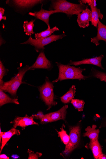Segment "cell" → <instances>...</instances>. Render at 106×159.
Listing matches in <instances>:
<instances>
[{"mask_svg":"<svg viewBox=\"0 0 106 159\" xmlns=\"http://www.w3.org/2000/svg\"><path fill=\"white\" fill-rule=\"evenodd\" d=\"M88 8L85 4H78L70 3L65 0H56L51 1L50 10H54L56 13H65L68 17L78 16L83 10Z\"/></svg>","mask_w":106,"mask_h":159,"instance_id":"cell-1","label":"cell"},{"mask_svg":"<svg viewBox=\"0 0 106 159\" xmlns=\"http://www.w3.org/2000/svg\"><path fill=\"white\" fill-rule=\"evenodd\" d=\"M56 64L59 69V75L58 78L53 81V83L67 80H85L88 78L82 74L85 69L76 68L58 62H56Z\"/></svg>","mask_w":106,"mask_h":159,"instance_id":"cell-2","label":"cell"},{"mask_svg":"<svg viewBox=\"0 0 106 159\" xmlns=\"http://www.w3.org/2000/svg\"><path fill=\"white\" fill-rule=\"evenodd\" d=\"M30 70V67L26 66L25 67L20 68L18 73L13 77L10 81L4 82L0 84V90L8 92L12 96H16L17 92L21 85L23 83L22 80L26 72Z\"/></svg>","mask_w":106,"mask_h":159,"instance_id":"cell-3","label":"cell"},{"mask_svg":"<svg viewBox=\"0 0 106 159\" xmlns=\"http://www.w3.org/2000/svg\"><path fill=\"white\" fill-rule=\"evenodd\" d=\"M47 79L44 83L39 87V89L40 97L48 106V109L47 110H49L52 107L56 105L57 103L54 100L53 84L49 81L48 78Z\"/></svg>","mask_w":106,"mask_h":159,"instance_id":"cell-4","label":"cell"},{"mask_svg":"<svg viewBox=\"0 0 106 159\" xmlns=\"http://www.w3.org/2000/svg\"><path fill=\"white\" fill-rule=\"evenodd\" d=\"M66 35L63 34L61 35H55L53 34L51 36L44 39H33L30 36L27 41L21 43V44H30L35 48L37 51L44 49V46L47 45L50 43L56 41L59 39H62Z\"/></svg>","mask_w":106,"mask_h":159,"instance_id":"cell-5","label":"cell"},{"mask_svg":"<svg viewBox=\"0 0 106 159\" xmlns=\"http://www.w3.org/2000/svg\"><path fill=\"white\" fill-rule=\"evenodd\" d=\"M70 132L69 141L64 152L66 155H68L77 147L80 140L81 128L79 126L71 127Z\"/></svg>","mask_w":106,"mask_h":159,"instance_id":"cell-6","label":"cell"},{"mask_svg":"<svg viewBox=\"0 0 106 159\" xmlns=\"http://www.w3.org/2000/svg\"><path fill=\"white\" fill-rule=\"evenodd\" d=\"M43 4H42L41 10L39 11L34 12H30L28 14L30 16L43 21L47 24L48 28L51 29L49 24L50 17L52 14L56 13V12L54 10L48 11L44 10L43 8Z\"/></svg>","mask_w":106,"mask_h":159,"instance_id":"cell-7","label":"cell"},{"mask_svg":"<svg viewBox=\"0 0 106 159\" xmlns=\"http://www.w3.org/2000/svg\"><path fill=\"white\" fill-rule=\"evenodd\" d=\"M52 67L51 62L45 56L44 52H41L38 56L34 64L30 67V70L35 69H50Z\"/></svg>","mask_w":106,"mask_h":159,"instance_id":"cell-8","label":"cell"},{"mask_svg":"<svg viewBox=\"0 0 106 159\" xmlns=\"http://www.w3.org/2000/svg\"><path fill=\"white\" fill-rule=\"evenodd\" d=\"M34 115L29 117L26 115L24 117H17L13 121L11 122V123L14 124L13 127L14 128H16L17 126H20L23 129L26 126L30 125H39L37 123L34 121Z\"/></svg>","mask_w":106,"mask_h":159,"instance_id":"cell-9","label":"cell"},{"mask_svg":"<svg viewBox=\"0 0 106 159\" xmlns=\"http://www.w3.org/2000/svg\"><path fill=\"white\" fill-rule=\"evenodd\" d=\"M92 11L88 8L83 10L78 16L77 22L81 28H85L88 27L89 22L91 21Z\"/></svg>","mask_w":106,"mask_h":159,"instance_id":"cell-10","label":"cell"},{"mask_svg":"<svg viewBox=\"0 0 106 159\" xmlns=\"http://www.w3.org/2000/svg\"><path fill=\"white\" fill-rule=\"evenodd\" d=\"M104 57V56L101 55L99 56L92 58L83 59L82 61H78L73 62L71 61L68 65L75 66L85 64L92 65L98 66L102 69L104 70V68L103 67L101 63Z\"/></svg>","mask_w":106,"mask_h":159,"instance_id":"cell-11","label":"cell"},{"mask_svg":"<svg viewBox=\"0 0 106 159\" xmlns=\"http://www.w3.org/2000/svg\"><path fill=\"white\" fill-rule=\"evenodd\" d=\"M20 134V131L19 130L16 129V128H12L9 131L6 132H2L1 127L0 128V142H1V143H2L1 139H2V141L0 153H1L6 144L12 136L15 135H19Z\"/></svg>","mask_w":106,"mask_h":159,"instance_id":"cell-12","label":"cell"},{"mask_svg":"<svg viewBox=\"0 0 106 159\" xmlns=\"http://www.w3.org/2000/svg\"><path fill=\"white\" fill-rule=\"evenodd\" d=\"M98 33L97 36L91 39V42L96 46L100 44L99 41L103 40L106 43V25L103 24L99 20L98 26Z\"/></svg>","mask_w":106,"mask_h":159,"instance_id":"cell-13","label":"cell"},{"mask_svg":"<svg viewBox=\"0 0 106 159\" xmlns=\"http://www.w3.org/2000/svg\"><path fill=\"white\" fill-rule=\"evenodd\" d=\"M68 107V105H65L57 111L46 114L50 122L59 120H65L67 113V110Z\"/></svg>","mask_w":106,"mask_h":159,"instance_id":"cell-14","label":"cell"},{"mask_svg":"<svg viewBox=\"0 0 106 159\" xmlns=\"http://www.w3.org/2000/svg\"><path fill=\"white\" fill-rule=\"evenodd\" d=\"M41 0H15L12 1L14 4L21 8H28L34 7L37 4L42 3Z\"/></svg>","mask_w":106,"mask_h":159,"instance_id":"cell-15","label":"cell"},{"mask_svg":"<svg viewBox=\"0 0 106 159\" xmlns=\"http://www.w3.org/2000/svg\"><path fill=\"white\" fill-rule=\"evenodd\" d=\"M92 11L91 22L92 25L96 27H97L99 18L102 20L103 15L100 11V10L98 9L96 6H92L90 7Z\"/></svg>","mask_w":106,"mask_h":159,"instance_id":"cell-16","label":"cell"},{"mask_svg":"<svg viewBox=\"0 0 106 159\" xmlns=\"http://www.w3.org/2000/svg\"><path fill=\"white\" fill-rule=\"evenodd\" d=\"M97 126L93 125L92 127L88 126L86 129V133L84 134V137H87L90 141H94L98 139L99 131L96 129Z\"/></svg>","mask_w":106,"mask_h":159,"instance_id":"cell-17","label":"cell"},{"mask_svg":"<svg viewBox=\"0 0 106 159\" xmlns=\"http://www.w3.org/2000/svg\"><path fill=\"white\" fill-rule=\"evenodd\" d=\"M89 146L93 152L94 159H99V156L103 153L98 139L94 141H90Z\"/></svg>","mask_w":106,"mask_h":159,"instance_id":"cell-18","label":"cell"},{"mask_svg":"<svg viewBox=\"0 0 106 159\" xmlns=\"http://www.w3.org/2000/svg\"><path fill=\"white\" fill-rule=\"evenodd\" d=\"M10 103L17 105L19 104L17 98H11L3 91L0 90V106L1 107L6 104Z\"/></svg>","mask_w":106,"mask_h":159,"instance_id":"cell-19","label":"cell"},{"mask_svg":"<svg viewBox=\"0 0 106 159\" xmlns=\"http://www.w3.org/2000/svg\"><path fill=\"white\" fill-rule=\"evenodd\" d=\"M58 28L55 26L52 28H48L47 30L40 33L35 34L36 39H40L47 38L51 36L55 32L59 31Z\"/></svg>","mask_w":106,"mask_h":159,"instance_id":"cell-20","label":"cell"},{"mask_svg":"<svg viewBox=\"0 0 106 159\" xmlns=\"http://www.w3.org/2000/svg\"><path fill=\"white\" fill-rule=\"evenodd\" d=\"M76 93L75 85H72L69 91L60 98L62 102L64 104L69 103L74 98Z\"/></svg>","mask_w":106,"mask_h":159,"instance_id":"cell-21","label":"cell"},{"mask_svg":"<svg viewBox=\"0 0 106 159\" xmlns=\"http://www.w3.org/2000/svg\"><path fill=\"white\" fill-rule=\"evenodd\" d=\"M35 20H32L28 22V21H25L24 22L23 27L24 32L25 33L26 35L31 36L32 34H35L33 31V28L35 26L34 22Z\"/></svg>","mask_w":106,"mask_h":159,"instance_id":"cell-22","label":"cell"},{"mask_svg":"<svg viewBox=\"0 0 106 159\" xmlns=\"http://www.w3.org/2000/svg\"><path fill=\"white\" fill-rule=\"evenodd\" d=\"M92 76L106 83V73L97 70L93 68L92 69Z\"/></svg>","mask_w":106,"mask_h":159,"instance_id":"cell-23","label":"cell"},{"mask_svg":"<svg viewBox=\"0 0 106 159\" xmlns=\"http://www.w3.org/2000/svg\"><path fill=\"white\" fill-rule=\"evenodd\" d=\"M71 103L74 107L78 110V111H83L85 104L83 100L73 99L71 101Z\"/></svg>","mask_w":106,"mask_h":159,"instance_id":"cell-24","label":"cell"},{"mask_svg":"<svg viewBox=\"0 0 106 159\" xmlns=\"http://www.w3.org/2000/svg\"><path fill=\"white\" fill-rule=\"evenodd\" d=\"M58 137L61 138L63 143L65 145H67L69 141L70 136L67 134L66 131L65 130L63 126L61 129V131L58 132Z\"/></svg>","mask_w":106,"mask_h":159,"instance_id":"cell-25","label":"cell"},{"mask_svg":"<svg viewBox=\"0 0 106 159\" xmlns=\"http://www.w3.org/2000/svg\"><path fill=\"white\" fill-rule=\"evenodd\" d=\"M27 152L29 153L28 159H38L43 155L42 153L39 152L35 153L29 149L28 150Z\"/></svg>","mask_w":106,"mask_h":159,"instance_id":"cell-26","label":"cell"},{"mask_svg":"<svg viewBox=\"0 0 106 159\" xmlns=\"http://www.w3.org/2000/svg\"><path fill=\"white\" fill-rule=\"evenodd\" d=\"M96 1L95 0H81L79 1V2L81 4H87L90 7L92 6H97Z\"/></svg>","mask_w":106,"mask_h":159,"instance_id":"cell-27","label":"cell"},{"mask_svg":"<svg viewBox=\"0 0 106 159\" xmlns=\"http://www.w3.org/2000/svg\"><path fill=\"white\" fill-rule=\"evenodd\" d=\"M6 69L4 66L2 62L0 61V80H2L3 77L7 73Z\"/></svg>","mask_w":106,"mask_h":159,"instance_id":"cell-28","label":"cell"},{"mask_svg":"<svg viewBox=\"0 0 106 159\" xmlns=\"http://www.w3.org/2000/svg\"><path fill=\"white\" fill-rule=\"evenodd\" d=\"M5 12V9L2 7L0 8V21L3 20H6L7 17L6 16H3L4 15Z\"/></svg>","mask_w":106,"mask_h":159,"instance_id":"cell-29","label":"cell"},{"mask_svg":"<svg viewBox=\"0 0 106 159\" xmlns=\"http://www.w3.org/2000/svg\"><path fill=\"white\" fill-rule=\"evenodd\" d=\"M0 159H9V157L4 154L0 155Z\"/></svg>","mask_w":106,"mask_h":159,"instance_id":"cell-30","label":"cell"},{"mask_svg":"<svg viewBox=\"0 0 106 159\" xmlns=\"http://www.w3.org/2000/svg\"><path fill=\"white\" fill-rule=\"evenodd\" d=\"M99 159H106V155L102 153L99 156Z\"/></svg>","mask_w":106,"mask_h":159,"instance_id":"cell-31","label":"cell"}]
</instances>
